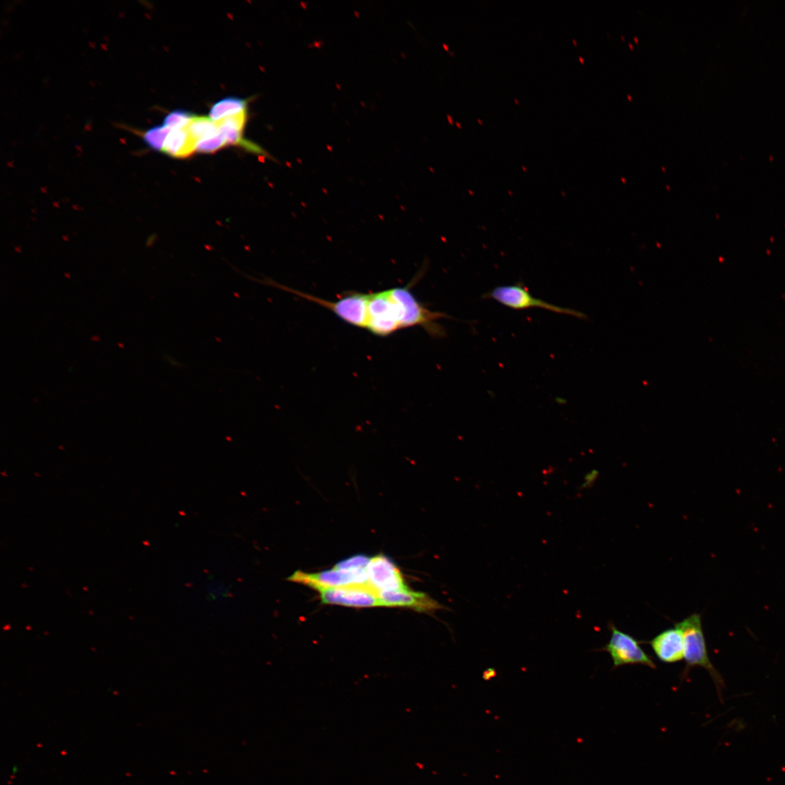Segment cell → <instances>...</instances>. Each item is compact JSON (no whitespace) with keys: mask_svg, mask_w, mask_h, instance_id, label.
<instances>
[{"mask_svg":"<svg viewBox=\"0 0 785 785\" xmlns=\"http://www.w3.org/2000/svg\"><path fill=\"white\" fill-rule=\"evenodd\" d=\"M414 285L415 280L405 287L376 293L346 292L336 300L311 295L309 300L344 322L381 337L413 327L423 328L432 337L446 336L438 321L452 317L427 308L412 292Z\"/></svg>","mask_w":785,"mask_h":785,"instance_id":"obj_1","label":"cell"},{"mask_svg":"<svg viewBox=\"0 0 785 785\" xmlns=\"http://www.w3.org/2000/svg\"><path fill=\"white\" fill-rule=\"evenodd\" d=\"M681 633L685 646V659L686 668L683 676L687 677L689 671L695 667H702L711 676L717 693L722 700V693L726 685L722 675L716 670L711 663L707 650V645L700 613H695L681 622L675 624Z\"/></svg>","mask_w":785,"mask_h":785,"instance_id":"obj_2","label":"cell"},{"mask_svg":"<svg viewBox=\"0 0 785 785\" xmlns=\"http://www.w3.org/2000/svg\"><path fill=\"white\" fill-rule=\"evenodd\" d=\"M483 298L492 299L514 310L541 309L549 312L569 315L579 319H585L586 316L579 312L563 308L532 296L528 288L522 283L515 285L497 287L485 293Z\"/></svg>","mask_w":785,"mask_h":785,"instance_id":"obj_3","label":"cell"},{"mask_svg":"<svg viewBox=\"0 0 785 785\" xmlns=\"http://www.w3.org/2000/svg\"><path fill=\"white\" fill-rule=\"evenodd\" d=\"M608 628L611 632L610 641L601 650L610 655L614 668L641 665L652 669L657 668L654 661L641 648L640 641L620 631L613 623H609Z\"/></svg>","mask_w":785,"mask_h":785,"instance_id":"obj_4","label":"cell"},{"mask_svg":"<svg viewBox=\"0 0 785 785\" xmlns=\"http://www.w3.org/2000/svg\"><path fill=\"white\" fill-rule=\"evenodd\" d=\"M288 580L293 583L308 586L317 591L328 589L369 584L366 569L348 571L333 569L312 574L296 571L288 578Z\"/></svg>","mask_w":785,"mask_h":785,"instance_id":"obj_5","label":"cell"},{"mask_svg":"<svg viewBox=\"0 0 785 785\" xmlns=\"http://www.w3.org/2000/svg\"><path fill=\"white\" fill-rule=\"evenodd\" d=\"M322 604L352 607L383 606L379 594L370 584L324 589L319 591Z\"/></svg>","mask_w":785,"mask_h":785,"instance_id":"obj_6","label":"cell"},{"mask_svg":"<svg viewBox=\"0 0 785 785\" xmlns=\"http://www.w3.org/2000/svg\"><path fill=\"white\" fill-rule=\"evenodd\" d=\"M369 583L379 592L401 591L409 589L396 566L383 555L370 559L366 568Z\"/></svg>","mask_w":785,"mask_h":785,"instance_id":"obj_7","label":"cell"},{"mask_svg":"<svg viewBox=\"0 0 785 785\" xmlns=\"http://www.w3.org/2000/svg\"><path fill=\"white\" fill-rule=\"evenodd\" d=\"M383 606H401L413 608L421 612H431L442 608L441 604L424 593L409 589L401 591L380 592Z\"/></svg>","mask_w":785,"mask_h":785,"instance_id":"obj_8","label":"cell"},{"mask_svg":"<svg viewBox=\"0 0 785 785\" xmlns=\"http://www.w3.org/2000/svg\"><path fill=\"white\" fill-rule=\"evenodd\" d=\"M650 644L656 656L665 663H675L685 659L684 641L675 627L660 633Z\"/></svg>","mask_w":785,"mask_h":785,"instance_id":"obj_9","label":"cell"},{"mask_svg":"<svg viewBox=\"0 0 785 785\" xmlns=\"http://www.w3.org/2000/svg\"><path fill=\"white\" fill-rule=\"evenodd\" d=\"M196 143L186 128L174 129L170 132L162 152L175 158H186L196 152Z\"/></svg>","mask_w":785,"mask_h":785,"instance_id":"obj_10","label":"cell"},{"mask_svg":"<svg viewBox=\"0 0 785 785\" xmlns=\"http://www.w3.org/2000/svg\"><path fill=\"white\" fill-rule=\"evenodd\" d=\"M246 121V111L216 121L220 132L227 145H243V134Z\"/></svg>","mask_w":785,"mask_h":785,"instance_id":"obj_11","label":"cell"},{"mask_svg":"<svg viewBox=\"0 0 785 785\" xmlns=\"http://www.w3.org/2000/svg\"><path fill=\"white\" fill-rule=\"evenodd\" d=\"M186 128L196 144L220 133L217 122L206 117H194Z\"/></svg>","mask_w":785,"mask_h":785,"instance_id":"obj_12","label":"cell"},{"mask_svg":"<svg viewBox=\"0 0 785 785\" xmlns=\"http://www.w3.org/2000/svg\"><path fill=\"white\" fill-rule=\"evenodd\" d=\"M246 101L240 98H228L220 100L212 108L211 118L216 122L228 116L246 111Z\"/></svg>","mask_w":785,"mask_h":785,"instance_id":"obj_13","label":"cell"},{"mask_svg":"<svg viewBox=\"0 0 785 785\" xmlns=\"http://www.w3.org/2000/svg\"><path fill=\"white\" fill-rule=\"evenodd\" d=\"M172 130V129L162 125L152 127L144 132L135 130L134 129L132 130V132L135 134H139L146 144L153 150L162 152L168 135Z\"/></svg>","mask_w":785,"mask_h":785,"instance_id":"obj_14","label":"cell"},{"mask_svg":"<svg viewBox=\"0 0 785 785\" xmlns=\"http://www.w3.org/2000/svg\"><path fill=\"white\" fill-rule=\"evenodd\" d=\"M194 117L187 112L174 111L164 118L163 125L172 130L185 128Z\"/></svg>","mask_w":785,"mask_h":785,"instance_id":"obj_15","label":"cell"},{"mask_svg":"<svg viewBox=\"0 0 785 785\" xmlns=\"http://www.w3.org/2000/svg\"><path fill=\"white\" fill-rule=\"evenodd\" d=\"M226 140L220 132L214 137L200 141L196 147V152L201 153H214L226 146Z\"/></svg>","mask_w":785,"mask_h":785,"instance_id":"obj_16","label":"cell"},{"mask_svg":"<svg viewBox=\"0 0 785 785\" xmlns=\"http://www.w3.org/2000/svg\"><path fill=\"white\" fill-rule=\"evenodd\" d=\"M370 559L364 556H356L338 563L334 569L338 570H356L366 569Z\"/></svg>","mask_w":785,"mask_h":785,"instance_id":"obj_17","label":"cell"},{"mask_svg":"<svg viewBox=\"0 0 785 785\" xmlns=\"http://www.w3.org/2000/svg\"><path fill=\"white\" fill-rule=\"evenodd\" d=\"M598 476H599V472L597 470H592L590 473H589L585 476L584 483L582 486V488L583 489H587V488L591 487L593 485V484L598 479Z\"/></svg>","mask_w":785,"mask_h":785,"instance_id":"obj_18","label":"cell"},{"mask_svg":"<svg viewBox=\"0 0 785 785\" xmlns=\"http://www.w3.org/2000/svg\"><path fill=\"white\" fill-rule=\"evenodd\" d=\"M495 674H496V673H495V671L494 670L490 669V670H487V671H485V673H484V678H485V680H490V679H491L492 678L495 677Z\"/></svg>","mask_w":785,"mask_h":785,"instance_id":"obj_19","label":"cell"},{"mask_svg":"<svg viewBox=\"0 0 785 785\" xmlns=\"http://www.w3.org/2000/svg\"><path fill=\"white\" fill-rule=\"evenodd\" d=\"M16 769H17V767H16V766H15V767L14 768L13 774H16Z\"/></svg>","mask_w":785,"mask_h":785,"instance_id":"obj_20","label":"cell"}]
</instances>
